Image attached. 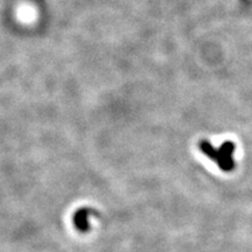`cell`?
Here are the masks:
<instances>
[{
	"mask_svg": "<svg viewBox=\"0 0 252 252\" xmlns=\"http://www.w3.org/2000/svg\"><path fill=\"white\" fill-rule=\"evenodd\" d=\"M236 151V145L232 141H225L219 149V159L216 163L220 169L223 172H232L235 169L236 163L234 160V154Z\"/></svg>",
	"mask_w": 252,
	"mask_h": 252,
	"instance_id": "6da1fadb",
	"label": "cell"
},
{
	"mask_svg": "<svg viewBox=\"0 0 252 252\" xmlns=\"http://www.w3.org/2000/svg\"><path fill=\"white\" fill-rule=\"evenodd\" d=\"M94 212L91 209H88V208H84V209H81L80 212L75 214L74 217V223L76 225V228L81 231H87L89 229V217L93 215Z\"/></svg>",
	"mask_w": 252,
	"mask_h": 252,
	"instance_id": "7a4b0ae2",
	"label": "cell"
},
{
	"mask_svg": "<svg viewBox=\"0 0 252 252\" xmlns=\"http://www.w3.org/2000/svg\"><path fill=\"white\" fill-rule=\"evenodd\" d=\"M198 146H200L201 152H202L203 154H206L208 158H210L213 161H215V162L217 161V159H219V150H216L215 147H214L213 145L209 143V141L208 140L200 141Z\"/></svg>",
	"mask_w": 252,
	"mask_h": 252,
	"instance_id": "3957f363",
	"label": "cell"
}]
</instances>
